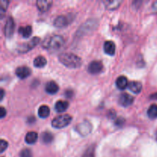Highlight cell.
I'll return each instance as SVG.
<instances>
[{"label":"cell","mask_w":157,"mask_h":157,"mask_svg":"<svg viewBox=\"0 0 157 157\" xmlns=\"http://www.w3.org/2000/svg\"><path fill=\"white\" fill-rule=\"evenodd\" d=\"M40 41V38L39 37L35 36L32 38L31 41H29V42H26L25 44H20L19 46L17 48V51H18L19 53H25V52H29V51L32 50L33 48H35L37 44L39 43Z\"/></svg>","instance_id":"cell-4"},{"label":"cell","mask_w":157,"mask_h":157,"mask_svg":"<svg viewBox=\"0 0 157 157\" xmlns=\"http://www.w3.org/2000/svg\"><path fill=\"white\" fill-rule=\"evenodd\" d=\"M64 39L62 36L54 35L48 36L42 41V47L45 49H57L64 44Z\"/></svg>","instance_id":"cell-2"},{"label":"cell","mask_w":157,"mask_h":157,"mask_svg":"<svg viewBox=\"0 0 157 157\" xmlns=\"http://www.w3.org/2000/svg\"><path fill=\"white\" fill-rule=\"evenodd\" d=\"M20 157H32V152L29 149H23L20 152Z\"/></svg>","instance_id":"cell-26"},{"label":"cell","mask_w":157,"mask_h":157,"mask_svg":"<svg viewBox=\"0 0 157 157\" xmlns=\"http://www.w3.org/2000/svg\"><path fill=\"white\" fill-rule=\"evenodd\" d=\"M104 69V65L102 62L100 61H93L89 64L87 70L89 73L92 75H97V74L101 73Z\"/></svg>","instance_id":"cell-7"},{"label":"cell","mask_w":157,"mask_h":157,"mask_svg":"<svg viewBox=\"0 0 157 157\" xmlns=\"http://www.w3.org/2000/svg\"><path fill=\"white\" fill-rule=\"evenodd\" d=\"M69 104L67 101H58L55 103V109L57 112L58 113H61V112H64L68 108Z\"/></svg>","instance_id":"cell-15"},{"label":"cell","mask_w":157,"mask_h":157,"mask_svg":"<svg viewBox=\"0 0 157 157\" xmlns=\"http://www.w3.org/2000/svg\"><path fill=\"white\" fill-rule=\"evenodd\" d=\"M68 24V18L64 15H59L54 21V25L57 28L65 27Z\"/></svg>","instance_id":"cell-11"},{"label":"cell","mask_w":157,"mask_h":157,"mask_svg":"<svg viewBox=\"0 0 157 157\" xmlns=\"http://www.w3.org/2000/svg\"><path fill=\"white\" fill-rule=\"evenodd\" d=\"M72 117L68 114H63L56 117L52 121V127L57 129H61L67 127L71 122Z\"/></svg>","instance_id":"cell-3"},{"label":"cell","mask_w":157,"mask_h":157,"mask_svg":"<svg viewBox=\"0 0 157 157\" xmlns=\"http://www.w3.org/2000/svg\"><path fill=\"white\" fill-rule=\"evenodd\" d=\"M6 113H7V112H6V109H5L4 107H0V117L1 118L4 117L6 115Z\"/></svg>","instance_id":"cell-29"},{"label":"cell","mask_w":157,"mask_h":157,"mask_svg":"<svg viewBox=\"0 0 157 157\" xmlns=\"http://www.w3.org/2000/svg\"><path fill=\"white\" fill-rule=\"evenodd\" d=\"M18 32L22 35L24 38H29L32 33V28L31 25H26L24 27H20Z\"/></svg>","instance_id":"cell-21"},{"label":"cell","mask_w":157,"mask_h":157,"mask_svg":"<svg viewBox=\"0 0 157 157\" xmlns=\"http://www.w3.org/2000/svg\"><path fill=\"white\" fill-rule=\"evenodd\" d=\"M94 153V146H90V147H89L84 151L82 157H95Z\"/></svg>","instance_id":"cell-25"},{"label":"cell","mask_w":157,"mask_h":157,"mask_svg":"<svg viewBox=\"0 0 157 157\" xmlns=\"http://www.w3.org/2000/svg\"><path fill=\"white\" fill-rule=\"evenodd\" d=\"M58 90H59V87L55 81H51L46 84L45 90L49 94H55L58 91Z\"/></svg>","instance_id":"cell-12"},{"label":"cell","mask_w":157,"mask_h":157,"mask_svg":"<svg viewBox=\"0 0 157 157\" xmlns=\"http://www.w3.org/2000/svg\"><path fill=\"white\" fill-rule=\"evenodd\" d=\"M0 91H1L0 92V94H1V95H0V100H1V101H2L3 98H4V95H5V91L2 88H1Z\"/></svg>","instance_id":"cell-31"},{"label":"cell","mask_w":157,"mask_h":157,"mask_svg":"<svg viewBox=\"0 0 157 157\" xmlns=\"http://www.w3.org/2000/svg\"><path fill=\"white\" fill-rule=\"evenodd\" d=\"M128 80L125 76H120L116 80V85L120 90H124L127 87H128Z\"/></svg>","instance_id":"cell-14"},{"label":"cell","mask_w":157,"mask_h":157,"mask_svg":"<svg viewBox=\"0 0 157 157\" xmlns=\"http://www.w3.org/2000/svg\"><path fill=\"white\" fill-rule=\"evenodd\" d=\"M133 101H134L133 97H132L131 95H130L129 94L123 93L120 95L118 102H119L120 105L123 106V107H127L131 105L133 103Z\"/></svg>","instance_id":"cell-8"},{"label":"cell","mask_w":157,"mask_h":157,"mask_svg":"<svg viewBox=\"0 0 157 157\" xmlns=\"http://www.w3.org/2000/svg\"><path fill=\"white\" fill-rule=\"evenodd\" d=\"M46 64H47V60H46V58H44V57L41 56V55L36 57V58L34 59L33 61L34 66H35V67H38V68L44 67V66L46 65Z\"/></svg>","instance_id":"cell-19"},{"label":"cell","mask_w":157,"mask_h":157,"mask_svg":"<svg viewBox=\"0 0 157 157\" xmlns=\"http://www.w3.org/2000/svg\"><path fill=\"white\" fill-rule=\"evenodd\" d=\"M9 2L6 1V0H2L1 2H0V17L1 18H3L4 16L5 12L6 11L8 7V5H9Z\"/></svg>","instance_id":"cell-24"},{"label":"cell","mask_w":157,"mask_h":157,"mask_svg":"<svg viewBox=\"0 0 157 157\" xmlns=\"http://www.w3.org/2000/svg\"><path fill=\"white\" fill-rule=\"evenodd\" d=\"M76 131L81 136H87L92 130V125L90 123L87 121H84L83 122L80 123L76 126L75 128Z\"/></svg>","instance_id":"cell-5"},{"label":"cell","mask_w":157,"mask_h":157,"mask_svg":"<svg viewBox=\"0 0 157 157\" xmlns=\"http://www.w3.org/2000/svg\"><path fill=\"white\" fill-rule=\"evenodd\" d=\"M8 143L5 140H0V153H3L5 150L7 149Z\"/></svg>","instance_id":"cell-27"},{"label":"cell","mask_w":157,"mask_h":157,"mask_svg":"<svg viewBox=\"0 0 157 157\" xmlns=\"http://www.w3.org/2000/svg\"><path fill=\"white\" fill-rule=\"evenodd\" d=\"M124 122H125V120L122 117H120L117 120L116 122H115V124L117 126H122L124 124Z\"/></svg>","instance_id":"cell-28"},{"label":"cell","mask_w":157,"mask_h":157,"mask_svg":"<svg viewBox=\"0 0 157 157\" xmlns=\"http://www.w3.org/2000/svg\"><path fill=\"white\" fill-rule=\"evenodd\" d=\"M37 140H38V133L34 131L29 132L25 137V140L28 144H34Z\"/></svg>","instance_id":"cell-18"},{"label":"cell","mask_w":157,"mask_h":157,"mask_svg":"<svg viewBox=\"0 0 157 157\" xmlns=\"http://www.w3.org/2000/svg\"><path fill=\"white\" fill-rule=\"evenodd\" d=\"M153 9L157 12V2H154L153 4Z\"/></svg>","instance_id":"cell-33"},{"label":"cell","mask_w":157,"mask_h":157,"mask_svg":"<svg viewBox=\"0 0 157 157\" xmlns=\"http://www.w3.org/2000/svg\"><path fill=\"white\" fill-rule=\"evenodd\" d=\"M104 51L108 55H113L116 52V45L112 41H107L104 44Z\"/></svg>","instance_id":"cell-10"},{"label":"cell","mask_w":157,"mask_h":157,"mask_svg":"<svg viewBox=\"0 0 157 157\" xmlns=\"http://www.w3.org/2000/svg\"><path fill=\"white\" fill-rule=\"evenodd\" d=\"M15 25L14 19L12 17L9 16L7 18V20H6L4 27V34L6 38H10V37H12V35L14 33V31H15Z\"/></svg>","instance_id":"cell-6"},{"label":"cell","mask_w":157,"mask_h":157,"mask_svg":"<svg viewBox=\"0 0 157 157\" xmlns=\"http://www.w3.org/2000/svg\"><path fill=\"white\" fill-rule=\"evenodd\" d=\"M150 98L153 100H157V93H155L153 94H152L151 96H150Z\"/></svg>","instance_id":"cell-32"},{"label":"cell","mask_w":157,"mask_h":157,"mask_svg":"<svg viewBox=\"0 0 157 157\" xmlns=\"http://www.w3.org/2000/svg\"><path fill=\"white\" fill-rule=\"evenodd\" d=\"M70 94H73V92L71 91V90H66L65 91V96L66 97H68V98H71V95Z\"/></svg>","instance_id":"cell-30"},{"label":"cell","mask_w":157,"mask_h":157,"mask_svg":"<svg viewBox=\"0 0 157 157\" xmlns=\"http://www.w3.org/2000/svg\"><path fill=\"white\" fill-rule=\"evenodd\" d=\"M53 139H54L53 135H52V133H50V132L45 131L44 132V133H41V140L44 144H51V143L52 142V140H53Z\"/></svg>","instance_id":"cell-22"},{"label":"cell","mask_w":157,"mask_h":157,"mask_svg":"<svg viewBox=\"0 0 157 157\" xmlns=\"http://www.w3.org/2000/svg\"><path fill=\"white\" fill-rule=\"evenodd\" d=\"M130 91L134 94H139L142 90V84L139 81H130L128 84Z\"/></svg>","instance_id":"cell-16"},{"label":"cell","mask_w":157,"mask_h":157,"mask_svg":"<svg viewBox=\"0 0 157 157\" xmlns=\"http://www.w3.org/2000/svg\"><path fill=\"white\" fill-rule=\"evenodd\" d=\"M156 140H157V133H156Z\"/></svg>","instance_id":"cell-34"},{"label":"cell","mask_w":157,"mask_h":157,"mask_svg":"<svg viewBox=\"0 0 157 157\" xmlns=\"http://www.w3.org/2000/svg\"><path fill=\"white\" fill-rule=\"evenodd\" d=\"M52 4V1H47V0H38L36 2V6L38 7V10L41 12H46L50 9L51 6Z\"/></svg>","instance_id":"cell-13"},{"label":"cell","mask_w":157,"mask_h":157,"mask_svg":"<svg viewBox=\"0 0 157 157\" xmlns=\"http://www.w3.org/2000/svg\"><path fill=\"white\" fill-rule=\"evenodd\" d=\"M103 2H104V6H105L106 9H107L108 10H115L122 3V1L113 0V1H104Z\"/></svg>","instance_id":"cell-17"},{"label":"cell","mask_w":157,"mask_h":157,"mask_svg":"<svg viewBox=\"0 0 157 157\" xmlns=\"http://www.w3.org/2000/svg\"><path fill=\"white\" fill-rule=\"evenodd\" d=\"M60 62L69 68H78L82 64V60L77 55L70 52H64L58 55Z\"/></svg>","instance_id":"cell-1"},{"label":"cell","mask_w":157,"mask_h":157,"mask_svg":"<svg viewBox=\"0 0 157 157\" xmlns=\"http://www.w3.org/2000/svg\"><path fill=\"white\" fill-rule=\"evenodd\" d=\"M147 114L150 119H156L157 118V105L152 104L147 110Z\"/></svg>","instance_id":"cell-23"},{"label":"cell","mask_w":157,"mask_h":157,"mask_svg":"<svg viewBox=\"0 0 157 157\" xmlns=\"http://www.w3.org/2000/svg\"><path fill=\"white\" fill-rule=\"evenodd\" d=\"M38 117L41 118H47L50 114V109L47 105H41L38 110Z\"/></svg>","instance_id":"cell-20"},{"label":"cell","mask_w":157,"mask_h":157,"mask_svg":"<svg viewBox=\"0 0 157 157\" xmlns=\"http://www.w3.org/2000/svg\"><path fill=\"white\" fill-rule=\"evenodd\" d=\"M15 74L20 79H25L31 75V70L27 66H21V67H17L15 70Z\"/></svg>","instance_id":"cell-9"}]
</instances>
